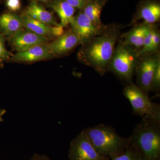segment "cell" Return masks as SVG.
I'll return each instance as SVG.
<instances>
[{
  "label": "cell",
  "mask_w": 160,
  "mask_h": 160,
  "mask_svg": "<svg viewBox=\"0 0 160 160\" xmlns=\"http://www.w3.org/2000/svg\"><path fill=\"white\" fill-rule=\"evenodd\" d=\"M117 40V34L113 32L100 34L83 44L78 58L84 64L104 75L109 70Z\"/></svg>",
  "instance_id": "cell-1"
},
{
  "label": "cell",
  "mask_w": 160,
  "mask_h": 160,
  "mask_svg": "<svg viewBox=\"0 0 160 160\" xmlns=\"http://www.w3.org/2000/svg\"><path fill=\"white\" fill-rule=\"evenodd\" d=\"M144 160H160V121L143 118L129 138Z\"/></svg>",
  "instance_id": "cell-2"
},
{
  "label": "cell",
  "mask_w": 160,
  "mask_h": 160,
  "mask_svg": "<svg viewBox=\"0 0 160 160\" xmlns=\"http://www.w3.org/2000/svg\"><path fill=\"white\" fill-rule=\"evenodd\" d=\"M82 131L100 155L112 159L122 154L129 146V138L122 137L110 126L100 124Z\"/></svg>",
  "instance_id": "cell-3"
},
{
  "label": "cell",
  "mask_w": 160,
  "mask_h": 160,
  "mask_svg": "<svg viewBox=\"0 0 160 160\" xmlns=\"http://www.w3.org/2000/svg\"><path fill=\"white\" fill-rule=\"evenodd\" d=\"M131 104L133 114L160 121V106L152 102L148 94L132 83L126 85L123 92Z\"/></svg>",
  "instance_id": "cell-4"
},
{
  "label": "cell",
  "mask_w": 160,
  "mask_h": 160,
  "mask_svg": "<svg viewBox=\"0 0 160 160\" xmlns=\"http://www.w3.org/2000/svg\"><path fill=\"white\" fill-rule=\"evenodd\" d=\"M138 57V52L129 45H120L114 50L109 70L120 79L128 84L131 83L137 66Z\"/></svg>",
  "instance_id": "cell-5"
},
{
  "label": "cell",
  "mask_w": 160,
  "mask_h": 160,
  "mask_svg": "<svg viewBox=\"0 0 160 160\" xmlns=\"http://www.w3.org/2000/svg\"><path fill=\"white\" fill-rule=\"evenodd\" d=\"M70 160H109L100 155L82 131L70 144L68 153Z\"/></svg>",
  "instance_id": "cell-6"
},
{
  "label": "cell",
  "mask_w": 160,
  "mask_h": 160,
  "mask_svg": "<svg viewBox=\"0 0 160 160\" xmlns=\"http://www.w3.org/2000/svg\"><path fill=\"white\" fill-rule=\"evenodd\" d=\"M7 39L9 45L17 52L25 51L38 45L48 44L50 40L48 38L35 34L25 28Z\"/></svg>",
  "instance_id": "cell-7"
},
{
  "label": "cell",
  "mask_w": 160,
  "mask_h": 160,
  "mask_svg": "<svg viewBox=\"0 0 160 160\" xmlns=\"http://www.w3.org/2000/svg\"><path fill=\"white\" fill-rule=\"evenodd\" d=\"M159 58V56L148 57L138 63L136 68L138 86L147 94L152 91L153 76Z\"/></svg>",
  "instance_id": "cell-8"
},
{
  "label": "cell",
  "mask_w": 160,
  "mask_h": 160,
  "mask_svg": "<svg viewBox=\"0 0 160 160\" xmlns=\"http://www.w3.org/2000/svg\"><path fill=\"white\" fill-rule=\"evenodd\" d=\"M70 25L71 31L80 38L82 44L102 32L82 12L73 17Z\"/></svg>",
  "instance_id": "cell-9"
},
{
  "label": "cell",
  "mask_w": 160,
  "mask_h": 160,
  "mask_svg": "<svg viewBox=\"0 0 160 160\" xmlns=\"http://www.w3.org/2000/svg\"><path fill=\"white\" fill-rule=\"evenodd\" d=\"M54 58L55 57L47 44L34 46L25 51L18 52L12 55L9 61L12 62L32 63Z\"/></svg>",
  "instance_id": "cell-10"
},
{
  "label": "cell",
  "mask_w": 160,
  "mask_h": 160,
  "mask_svg": "<svg viewBox=\"0 0 160 160\" xmlns=\"http://www.w3.org/2000/svg\"><path fill=\"white\" fill-rule=\"evenodd\" d=\"M82 44V40L71 30L64 32L62 35L48 43L52 54L55 57L65 55L76 46Z\"/></svg>",
  "instance_id": "cell-11"
},
{
  "label": "cell",
  "mask_w": 160,
  "mask_h": 160,
  "mask_svg": "<svg viewBox=\"0 0 160 160\" xmlns=\"http://www.w3.org/2000/svg\"><path fill=\"white\" fill-rule=\"evenodd\" d=\"M21 16L24 28L38 35L51 39L58 37L64 32V28L61 26H49L33 19L24 13Z\"/></svg>",
  "instance_id": "cell-12"
},
{
  "label": "cell",
  "mask_w": 160,
  "mask_h": 160,
  "mask_svg": "<svg viewBox=\"0 0 160 160\" xmlns=\"http://www.w3.org/2000/svg\"><path fill=\"white\" fill-rule=\"evenodd\" d=\"M24 29L21 15L11 12L0 14V34L8 38Z\"/></svg>",
  "instance_id": "cell-13"
},
{
  "label": "cell",
  "mask_w": 160,
  "mask_h": 160,
  "mask_svg": "<svg viewBox=\"0 0 160 160\" xmlns=\"http://www.w3.org/2000/svg\"><path fill=\"white\" fill-rule=\"evenodd\" d=\"M24 13L33 19L49 26H61L52 13L48 11L41 3L31 1Z\"/></svg>",
  "instance_id": "cell-14"
},
{
  "label": "cell",
  "mask_w": 160,
  "mask_h": 160,
  "mask_svg": "<svg viewBox=\"0 0 160 160\" xmlns=\"http://www.w3.org/2000/svg\"><path fill=\"white\" fill-rule=\"evenodd\" d=\"M47 5L59 18L60 26L64 28L70 25L74 16V8L65 0H52Z\"/></svg>",
  "instance_id": "cell-15"
},
{
  "label": "cell",
  "mask_w": 160,
  "mask_h": 160,
  "mask_svg": "<svg viewBox=\"0 0 160 160\" xmlns=\"http://www.w3.org/2000/svg\"><path fill=\"white\" fill-rule=\"evenodd\" d=\"M138 16L140 18L144 20L147 24L158 22L160 18L159 3L155 2L145 3L140 8Z\"/></svg>",
  "instance_id": "cell-16"
},
{
  "label": "cell",
  "mask_w": 160,
  "mask_h": 160,
  "mask_svg": "<svg viewBox=\"0 0 160 160\" xmlns=\"http://www.w3.org/2000/svg\"><path fill=\"white\" fill-rule=\"evenodd\" d=\"M102 8V6L101 3L92 1L87 2L82 9L83 13L91 20L95 26L101 29H102L100 18Z\"/></svg>",
  "instance_id": "cell-17"
},
{
  "label": "cell",
  "mask_w": 160,
  "mask_h": 160,
  "mask_svg": "<svg viewBox=\"0 0 160 160\" xmlns=\"http://www.w3.org/2000/svg\"><path fill=\"white\" fill-rule=\"evenodd\" d=\"M147 26L148 25H142L132 29L126 36L125 44L133 46L137 49L142 48Z\"/></svg>",
  "instance_id": "cell-18"
},
{
  "label": "cell",
  "mask_w": 160,
  "mask_h": 160,
  "mask_svg": "<svg viewBox=\"0 0 160 160\" xmlns=\"http://www.w3.org/2000/svg\"><path fill=\"white\" fill-rule=\"evenodd\" d=\"M153 26L148 25L147 29L143 41L142 47L141 50L138 52V57L143 55L148 54L152 52V34Z\"/></svg>",
  "instance_id": "cell-19"
},
{
  "label": "cell",
  "mask_w": 160,
  "mask_h": 160,
  "mask_svg": "<svg viewBox=\"0 0 160 160\" xmlns=\"http://www.w3.org/2000/svg\"><path fill=\"white\" fill-rule=\"evenodd\" d=\"M112 160H144L141 155L129 145L122 154L112 158Z\"/></svg>",
  "instance_id": "cell-20"
},
{
  "label": "cell",
  "mask_w": 160,
  "mask_h": 160,
  "mask_svg": "<svg viewBox=\"0 0 160 160\" xmlns=\"http://www.w3.org/2000/svg\"><path fill=\"white\" fill-rule=\"evenodd\" d=\"M5 42V37L0 34V68L4 66L6 62L9 61L12 55L6 48Z\"/></svg>",
  "instance_id": "cell-21"
},
{
  "label": "cell",
  "mask_w": 160,
  "mask_h": 160,
  "mask_svg": "<svg viewBox=\"0 0 160 160\" xmlns=\"http://www.w3.org/2000/svg\"><path fill=\"white\" fill-rule=\"evenodd\" d=\"M160 87V59L158 60L156 66L153 81H152V90L159 92Z\"/></svg>",
  "instance_id": "cell-22"
},
{
  "label": "cell",
  "mask_w": 160,
  "mask_h": 160,
  "mask_svg": "<svg viewBox=\"0 0 160 160\" xmlns=\"http://www.w3.org/2000/svg\"><path fill=\"white\" fill-rule=\"evenodd\" d=\"M6 5L9 12H17L22 8V0H6Z\"/></svg>",
  "instance_id": "cell-23"
},
{
  "label": "cell",
  "mask_w": 160,
  "mask_h": 160,
  "mask_svg": "<svg viewBox=\"0 0 160 160\" xmlns=\"http://www.w3.org/2000/svg\"><path fill=\"white\" fill-rule=\"evenodd\" d=\"M152 52H155L158 49L160 43V35L159 32L153 27L152 34Z\"/></svg>",
  "instance_id": "cell-24"
},
{
  "label": "cell",
  "mask_w": 160,
  "mask_h": 160,
  "mask_svg": "<svg viewBox=\"0 0 160 160\" xmlns=\"http://www.w3.org/2000/svg\"><path fill=\"white\" fill-rule=\"evenodd\" d=\"M75 9H82L87 2L86 0H65Z\"/></svg>",
  "instance_id": "cell-25"
},
{
  "label": "cell",
  "mask_w": 160,
  "mask_h": 160,
  "mask_svg": "<svg viewBox=\"0 0 160 160\" xmlns=\"http://www.w3.org/2000/svg\"><path fill=\"white\" fill-rule=\"evenodd\" d=\"M29 160H51L49 157L44 155L35 154Z\"/></svg>",
  "instance_id": "cell-26"
},
{
  "label": "cell",
  "mask_w": 160,
  "mask_h": 160,
  "mask_svg": "<svg viewBox=\"0 0 160 160\" xmlns=\"http://www.w3.org/2000/svg\"><path fill=\"white\" fill-rule=\"evenodd\" d=\"M6 109L0 108V122H3V117L4 115L6 114Z\"/></svg>",
  "instance_id": "cell-27"
},
{
  "label": "cell",
  "mask_w": 160,
  "mask_h": 160,
  "mask_svg": "<svg viewBox=\"0 0 160 160\" xmlns=\"http://www.w3.org/2000/svg\"><path fill=\"white\" fill-rule=\"evenodd\" d=\"M30 1L37 2L41 3V4L42 3H45V4H48L52 0H30Z\"/></svg>",
  "instance_id": "cell-28"
},
{
  "label": "cell",
  "mask_w": 160,
  "mask_h": 160,
  "mask_svg": "<svg viewBox=\"0 0 160 160\" xmlns=\"http://www.w3.org/2000/svg\"><path fill=\"white\" fill-rule=\"evenodd\" d=\"M87 2H89V1H95V0H86Z\"/></svg>",
  "instance_id": "cell-29"
},
{
  "label": "cell",
  "mask_w": 160,
  "mask_h": 160,
  "mask_svg": "<svg viewBox=\"0 0 160 160\" xmlns=\"http://www.w3.org/2000/svg\"><path fill=\"white\" fill-rule=\"evenodd\" d=\"M0 1H1V0H0Z\"/></svg>",
  "instance_id": "cell-30"
}]
</instances>
